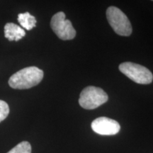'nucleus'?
Here are the masks:
<instances>
[{
    "label": "nucleus",
    "mask_w": 153,
    "mask_h": 153,
    "mask_svg": "<svg viewBox=\"0 0 153 153\" xmlns=\"http://www.w3.org/2000/svg\"><path fill=\"white\" fill-rule=\"evenodd\" d=\"M43 71L31 66L19 70L9 79V85L15 89H27L38 85L43 78Z\"/></svg>",
    "instance_id": "f257e3e1"
},
{
    "label": "nucleus",
    "mask_w": 153,
    "mask_h": 153,
    "mask_svg": "<svg viewBox=\"0 0 153 153\" xmlns=\"http://www.w3.org/2000/svg\"><path fill=\"white\" fill-rule=\"evenodd\" d=\"M119 70L132 81L141 85H148L153 80V75L150 70L140 65L131 62L121 63Z\"/></svg>",
    "instance_id": "20e7f679"
},
{
    "label": "nucleus",
    "mask_w": 153,
    "mask_h": 153,
    "mask_svg": "<svg viewBox=\"0 0 153 153\" xmlns=\"http://www.w3.org/2000/svg\"><path fill=\"white\" fill-rule=\"evenodd\" d=\"M9 114V107L6 101L0 100V123L7 118Z\"/></svg>",
    "instance_id": "9d476101"
},
{
    "label": "nucleus",
    "mask_w": 153,
    "mask_h": 153,
    "mask_svg": "<svg viewBox=\"0 0 153 153\" xmlns=\"http://www.w3.org/2000/svg\"><path fill=\"white\" fill-rule=\"evenodd\" d=\"M18 22L23 28L28 30H31L35 27L36 24L35 16L30 15L28 12L19 14L18 16Z\"/></svg>",
    "instance_id": "6e6552de"
},
{
    "label": "nucleus",
    "mask_w": 153,
    "mask_h": 153,
    "mask_svg": "<svg viewBox=\"0 0 153 153\" xmlns=\"http://www.w3.org/2000/svg\"><path fill=\"white\" fill-rule=\"evenodd\" d=\"M25 35V30L14 23H7L4 26V36L9 41H18Z\"/></svg>",
    "instance_id": "0eeeda50"
},
{
    "label": "nucleus",
    "mask_w": 153,
    "mask_h": 153,
    "mask_svg": "<svg viewBox=\"0 0 153 153\" xmlns=\"http://www.w3.org/2000/svg\"><path fill=\"white\" fill-rule=\"evenodd\" d=\"M51 26L57 37L63 41L72 40L76 36V30L71 22L65 19V14L62 11L56 13L52 17Z\"/></svg>",
    "instance_id": "39448f33"
},
{
    "label": "nucleus",
    "mask_w": 153,
    "mask_h": 153,
    "mask_svg": "<svg viewBox=\"0 0 153 153\" xmlns=\"http://www.w3.org/2000/svg\"><path fill=\"white\" fill-rule=\"evenodd\" d=\"M91 128L99 135H113L119 132L120 126L116 120L106 117H99L91 123Z\"/></svg>",
    "instance_id": "423d86ee"
},
{
    "label": "nucleus",
    "mask_w": 153,
    "mask_h": 153,
    "mask_svg": "<svg viewBox=\"0 0 153 153\" xmlns=\"http://www.w3.org/2000/svg\"><path fill=\"white\" fill-rule=\"evenodd\" d=\"M7 153H31V146L27 141H23Z\"/></svg>",
    "instance_id": "1a4fd4ad"
},
{
    "label": "nucleus",
    "mask_w": 153,
    "mask_h": 153,
    "mask_svg": "<svg viewBox=\"0 0 153 153\" xmlns=\"http://www.w3.org/2000/svg\"><path fill=\"white\" fill-rule=\"evenodd\" d=\"M108 99V95L102 89L89 86L82 91L79 104L83 108L92 110L105 104Z\"/></svg>",
    "instance_id": "f03ea898"
},
{
    "label": "nucleus",
    "mask_w": 153,
    "mask_h": 153,
    "mask_svg": "<svg viewBox=\"0 0 153 153\" xmlns=\"http://www.w3.org/2000/svg\"><path fill=\"white\" fill-rule=\"evenodd\" d=\"M107 20L116 33L128 36L132 33V26L128 18L117 7H110L106 10Z\"/></svg>",
    "instance_id": "7ed1b4c3"
}]
</instances>
